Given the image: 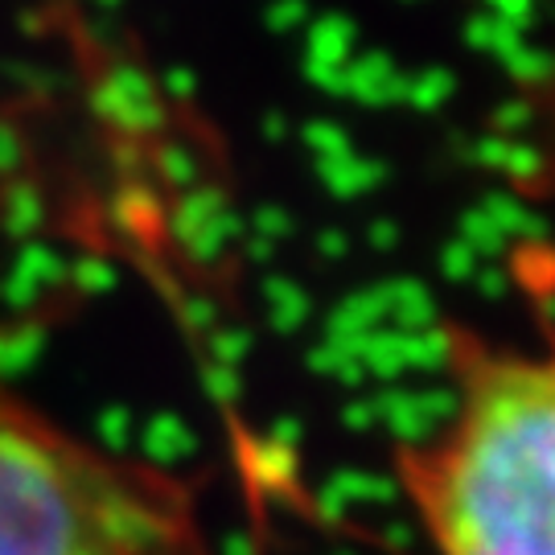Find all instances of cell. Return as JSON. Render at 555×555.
I'll list each match as a JSON object with an SVG mask.
<instances>
[{"instance_id": "9c48e42d", "label": "cell", "mask_w": 555, "mask_h": 555, "mask_svg": "<svg viewBox=\"0 0 555 555\" xmlns=\"http://www.w3.org/2000/svg\"><path fill=\"white\" fill-rule=\"evenodd\" d=\"M268 440H272V444H280V449H293V453H297L300 424H297V420H276V424L268 428Z\"/></svg>"}, {"instance_id": "6da1fadb", "label": "cell", "mask_w": 555, "mask_h": 555, "mask_svg": "<svg viewBox=\"0 0 555 555\" xmlns=\"http://www.w3.org/2000/svg\"><path fill=\"white\" fill-rule=\"evenodd\" d=\"M420 494L444 555H555V346L469 350Z\"/></svg>"}, {"instance_id": "ba28073f", "label": "cell", "mask_w": 555, "mask_h": 555, "mask_svg": "<svg viewBox=\"0 0 555 555\" xmlns=\"http://www.w3.org/2000/svg\"><path fill=\"white\" fill-rule=\"evenodd\" d=\"M375 424H378L375 403H354V408L346 412V428H350V433H371Z\"/></svg>"}, {"instance_id": "7a4b0ae2", "label": "cell", "mask_w": 555, "mask_h": 555, "mask_svg": "<svg viewBox=\"0 0 555 555\" xmlns=\"http://www.w3.org/2000/svg\"><path fill=\"white\" fill-rule=\"evenodd\" d=\"M0 555H194L169 490L17 412L0 391Z\"/></svg>"}, {"instance_id": "30bf717a", "label": "cell", "mask_w": 555, "mask_h": 555, "mask_svg": "<svg viewBox=\"0 0 555 555\" xmlns=\"http://www.w3.org/2000/svg\"><path fill=\"white\" fill-rule=\"evenodd\" d=\"M206 387H210V396L219 399V403H227V408H231V403H235V396H238V383L227 375V371H215V375H206Z\"/></svg>"}, {"instance_id": "277c9868", "label": "cell", "mask_w": 555, "mask_h": 555, "mask_svg": "<svg viewBox=\"0 0 555 555\" xmlns=\"http://www.w3.org/2000/svg\"><path fill=\"white\" fill-rule=\"evenodd\" d=\"M140 453L153 469H173V465H185L190 456L198 453V437L190 433V424L178 416H157L144 437H140Z\"/></svg>"}, {"instance_id": "8992f818", "label": "cell", "mask_w": 555, "mask_h": 555, "mask_svg": "<svg viewBox=\"0 0 555 555\" xmlns=\"http://www.w3.org/2000/svg\"><path fill=\"white\" fill-rule=\"evenodd\" d=\"M95 433H100V444L107 449V453H124V449L132 444V420H128L124 408L103 412L100 424H95Z\"/></svg>"}, {"instance_id": "5b68a950", "label": "cell", "mask_w": 555, "mask_h": 555, "mask_svg": "<svg viewBox=\"0 0 555 555\" xmlns=\"http://www.w3.org/2000/svg\"><path fill=\"white\" fill-rule=\"evenodd\" d=\"M247 474L263 494H284L300 474V456L293 449H280L272 440H251L247 449Z\"/></svg>"}, {"instance_id": "8fae6325", "label": "cell", "mask_w": 555, "mask_h": 555, "mask_svg": "<svg viewBox=\"0 0 555 555\" xmlns=\"http://www.w3.org/2000/svg\"><path fill=\"white\" fill-rule=\"evenodd\" d=\"M219 555H256V539L247 531H227L219 543Z\"/></svg>"}, {"instance_id": "7c38bea8", "label": "cell", "mask_w": 555, "mask_h": 555, "mask_svg": "<svg viewBox=\"0 0 555 555\" xmlns=\"http://www.w3.org/2000/svg\"><path fill=\"white\" fill-rule=\"evenodd\" d=\"M334 555H358V552H334Z\"/></svg>"}, {"instance_id": "52a82bcc", "label": "cell", "mask_w": 555, "mask_h": 555, "mask_svg": "<svg viewBox=\"0 0 555 555\" xmlns=\"http://www.w3.org/2000/svg\"><path fill=\"white\" fill-rule=\"evenodd\" d=\"M383 543H387L396 555H408V552H412V543H416V531H412L408 522H399V518H396V522H387V527H383Z\"/></svg>"}, {"instance_id": "3957f363", "label": "cell", "mask_w": 555, "mask_h": 555, "mask_svg": "<svg viewBox=\"0 0 555 555\" xmlns=\"http://www.w3.org/2000/svg\"><path fill=\"white\" fill-rule=\"evenodd\" d=\"M318 515L330 527H341L354 506H391L399 502V481L387 474H371V469H337L325 477L318 490Z\"/></svg>"}]
</instances>
